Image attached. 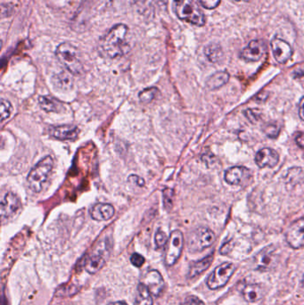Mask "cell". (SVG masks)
<instances>
[{"label": "cell", "instance_id": "cell-1", "mask_svg": "<svg viewBox=\"0 0 304 305\" xmlns=\"http://www.w3.org/2000/svg\"><path fill=\"white\" fill-rule=\"evenodd\" d=\"M128 26L119 24L114 25L99 41V49L106 58L114 59L120 58L130 51L127 42Z\"/></svg>", "mask_w": 304, "mask_h": 305}, {"label": "cell", "instance_id": "cell-2", "mask_svg": "<svg viewBox=\"0 0 304 305\" xmlns=\"http://www.w3.org/2000/svg\"><path fill=\"white\" fill-rule=\"evenodd\" d=\"M54 168V160L51 156H46L35 165L28 175L29 187L34 193H39L44 188Z\"/></svg>", "mask_w": 304, "mask_h": 305}, {"label": "cell", "instance_id": "cell-3", "mask_svg": "<svg viewBox=\"0 0 304 305\" xmlns=\"http://www.w3.org/2000/svg\"><path fill=\"white\" fill-rule=\"evenodd\" d=\"M173 11L180 20L199 27L205 24V14L195 0H174Z\"/></svg>", "mask_w": 304, "mask_h": 305}, {"label": "cell", "instance_id": "cell-4", "mask_svg": "<svg viewBox=\"0 0 304 305\" xmlns=\"http://www.w3.org/2000/svg\"><path fill=\"white\" fill-rule=\"evenodd\" d=\"M55 55L71 74L79 75L83 71L79 51L73 45L68 42L62 43L56 48Z\"/></svg>", "mask_w": 304, "mask_h": 305}, {"label": "cell", "instance_id": "cell-5", "mask_svg": "<svg viewBox=\"0 0 304 305\" xmlns=\"http://www.w3.org/2000/svg\"><path fill=\"white\" fill-rule=\"evenodd\" d=\"M216 236L208 227H201L193 231L188 237V250L193 253L210 247L215 242Z\"/></svg>", "mask_w": 304, "mask_h": 305}, {"label": "cell", "instance_id": "cell-6", "mask_svg": "<svg viewBox=\"0 0 304 305\" xmlns=\"http://www.w3.org/2000/svg\"><path fill=\"white\" fill-rule=\"evenodd\" d=\"M184 246V236L180 231H172L171 236L169 237L167 244H166V252L164 262L168 267H171L177 262Z\"/></svg>", "mask_w": 304, "mask_h": 305}, {"label": "cell", "instance_id": "cell-7", "mask_svg": "<svg viewBox=\"0 0 304 305\" xmlns=\"http://www.w3.org/2000/svg\"><path fill=\"white\" fill-rule=\"evenodd\" d=\"M235 271V266L230 262L219 265L212 271L207 278V285L210 289L216 290L227 285Z\"/></svg>", "mask_w": 304, "mask_h": 305}, {"label": "cell", "instance_id": "cell-8", "mask_svg": "<svg viewBox=\"0 0 304 305\" xmlns=\"http://www.w3.org/2000/svg\"><path fill=\"white\" fill-rule=\"evenodd\" d=\"M268 46L264 40H254L241 52V58L246 62H257L266 54Z\"/></svg>", "mask_w": 304, "mask_h": 305}, {"label": "cell", "instance_id": "cell-9", "mask_svg": "<svg viewBox=\"0 0 304 305\" xmlns=\"http://www.w3.org/2000/svg\"><path fill=\"white\" fill-rule=\"evenodd\" d=\"M286 239L291 247H304V217L294 221L287 230Z\"/></svg>", "mask_w": 304, "mask_h": 305}, {"label": "cell", "instance_id": "cell-10", "mask_svg": "<svg viewBox=\"0 0 304 305\" xmlns=\"http://www.w3.org/2000/svg\"><path fill=\"white\" fill-rule=\"evenodd\" d=\"M142 283L147 285L151 295H154V297H160L163 295L165 282L161 273L156 270L148 271L147 274L144 276Z\"/></svg>", "mask_w": 304, "mask_h": 305}, {"label": "cell", "instance_id": "cell-11", "mask_svg": "<svg viewBox=\"0 0 304 305\" xmlns=\"http://www.w3.org/2000/svg\"><path fill=\"white\" fill-rule=\"evenodd\" d=\"M271 49L274 58L279 64H286L293 55V48L289 43L279 37H274L271 41Z\"/></svg>", "mask_w": 304, "mask_h": 305}, {"label": "cell", "instance_id": "cell-12", "mask_svg": "<svg viewBox=\"0 0 304 305\" xmlns=\"http://www.w3.org/2000/svg\"><path fill=\"white\" fill-rule=\"evenodd\" d=\"M22 207V203L14 194L7 192L1 199V216L3 219L13 217Z\"/></svg>", "mask_w": 304, "mask_h": 305}, {"label": "cell", "instance_id": "cell-13", "mask_svg": "<svg viewBox=\"0 0 304 305\" xmlns=\"http://www.w3.org/2000/svg\"><path fill=\"white\" fill-rule=\"evenodd\" d=\"M249 169L244 166H234L229 168L225 171L224 179L227 183L229 185H241L243 182L248 180L250 177Z\"/></svg>", "mask_w": 304, "mask_h": 305}, {"label": "cell", "instance_id": "cell-14", "mask_svg": "<svg viewBox=\"0 0 304 305\" xmlns=\"http://www.w3.org/2000/svg\"><path fill=\"white\" fill-rule=\"evenodd\" d=\"M255 162L260 168H273L279 162V155L271 148H262L257 153Z\"/></svg>", "mask_w": 304, "mask_h": 305}, {"label": "cell", "instance_id": "cell-15", "mask_svg": "<svg viewBox=\"0 0 304 305\" xmlns=\"http://www.w3.org/2000/svg\"><path fill=\"white\" fill-rule=\"evenodd\" d=\"M52 137L60 140H72L75 139L79 135L78 127L72 124L65 125L53 126L49 129Z\"/></svg>", "mask_w": 304, "mask_h": 305}, {"label": "cell", "instance_id": "cell-16", "mask_svg": "<svg viewBox=\"0 0 304 305\" xmlns=\"http://www.w3.org/2000/svg\"><path fill=\"white\" fill-rule=\"evenodd\" d=\"M115 209L109 203H96L90 210V216L96 221H105L113 217Z\"/></svg>", "mask_w": 304, "mask_h": 305}, {"label": "cell", "instance_id": "cell-17", "mask_svg": "<svg viewBox=\"0 0 304 305\" xmlns=\"http://www.w3.org/2000/svg\"><path fill=\"white\" fill-rule=\"evenodd\" d=\"M106 254L102 252H95L86 258L84 267L89 274H95L106 264Z\"/></svg>", "mask_w": 304, "mask_h": 305}, {"label": "cell", "instance_id": "cell-18", "mask_svg": "<svg viewBox=\"0 0 304 305\" xmlns=\"http://www.w3.org/2000/svg\"><path fill=\"white\" fill-rule=\"evenodd\" d=\"M244 298L249 303H257L264 299L265 295V289L260 284H249L244 288Z\"/></svg>", "mask_w": 304, "mask_h": 305}, {"label": "cell", "instance_id": "cell-19", "mask_svg": "<svg viewBox=\"0 0 304 305\" xmlns=\"http://www.w3.org/2000/svg\"><path fill=\"white\" fill-rule=\"evenodd\" d=\"M212 261H213V255L211 254V255L206 256V257L200 260V261H195L190 266L189 272H188V277L189 278H195L199 275L202 274L206 270H208L209 267L212 265Z\"/></svg>", "mask_w": 304, "mask_h": 305}, {"label": "cell", "instance_id": "cell-20", "mask_svg": "<svg viewBox=\"0 0 304 305\" xmlns=\"http://www.w3.org/2000/svg\"><path fill=\"white\" fill-rule=\"evenodd\" d=\"M38 103L41 108L47 112H59L64 108L61 102L48 96H41L38 99Z\"/></svg>", "mask_w": 304, "mask_h": 305}, {"label": "cell", "instance_id": "cell-21", "mask_svg": "<svg viewBox=\"0 0 304 305\" xmlns=\"http://www.w3.org/2000/svg\"><path fill=\"white\" fill-rule=\"evenodd\" d=\"M229 80V74L227 71H221L215 72L211 77H209L206 86L211 90H215L227 84Z\"/></svg>", "mask_w": 304, "mask_h": 305}, {"label": "cell", "instance_id": "cell-22", "mask_svg": "<svg viewBox=\"0 0 304 305\" xmlns=\"http://www.w3.org/2000/svg\"><path fill=\"white\" fill-rule=\"evenodd\" d=\"M52 82L55 88L61 89V90H68V89H71L73 86V79L71 75L65 71L55 75L53 77Z\"/></svg>", "mask_w": 304, "mask_h": 305}, {"label": "cell", "instance_id": "cell-23", "mask_svg": "<svg viewBox=\"0 0 304 305\" xmlns=\"http://www.w3.org/2000/svg\"><path fill=\"white\" fill-rule=\"evenodd\" d=\"M153 298L147 285L141 282L137 287V296L134 305H153Z\"/></svg>", "mask_w": 304, "mask_h": 305}, {"label": "cell", "instance_id": "cell-24", "mask_svg": "<svg viewBox=\"0 0 304 305\" xmlns=\"http://www.w3.org/2000/svg\"><path fill=\"white\" fill-rule=\"evenodd\" d=\"M273 261V251L270 250V248H265L264 251L260 252V254L257 255L256 261L257 268L262 270L268 269L270 265L272 264Z\"/></svg>", "mask_w": 304, "mask_h": 305}, {"label": "cell", "instance_id": "cell-25", "mask_svg": "<svg viewBox=\"0 0 304 305\" xmlns=\"http://www.w3.org/2000/svg\"><path fill=\"white\" fill-rule=\"evenodd\" d=\"M205 54L208 60L212 63H218L223 58L222 48L220 46L215 43L209 44L205 49Z\"/></svg>", "mask_w": 304, "mask_h": 305}, {"label": "cell", "instance_id": "cell-26", "mask_svg": "<svg viewBox=\"0 0 304 305\" xmlns=\"http://www.w3.org/2000/svg\"><path fill=\"white\" fill-rule=\"evenodd\" d=\"M159 94H160L159 89L157 88L152 87V88H147L142 90L139 93L138 98H139V100L144 104H148V103L153 101L154 99H156Z\"/></svg>", "mask_w": 304, "mask_h": 305}, {"label": "cell", "instance_id": "cell-27", "mask_svg": "<svg viewBox=\"0 0 304 305\" xmlns=\"http://www.w3.org/2000/svg\"><path fill=\"white\" fill-rule=\"evenodd\" d=\"M0 110H1V122H4L10 117L11 115L13 113L14 108H13L12 104L8 100L1 99Z\"/></svg>", "mask_w": 304, "mask_h": 305}, {"label": "cell", "instance_id": "cell-28", "mask_svg": "<svg viewBox=\"0 0 304 305\" xmlns=\"http://www.w3.org/2000/svg\"><path fill=\"white\" fill-rule=\"evenodd\" d=\"M264 131L270 139H276L280 133V127L277 123H269L264 127Z\"/></svg>", "mask_w": 304, "mask_h": 305}, {"label": "cell", "instance_id": "cell-29", "mask_svg": "<svg viewBox=\"0 0 304 305\" xmlns=\"http://www.w3.org/2000/svg\"><path fill=\"white\" fill-rule=\"evenodd\" d=\"M168 238L167 235L165 234V232L158 230L155 233V237H154V242H155V245L157 248H163L167 244Z\"/></svg>", "mask_w": 304, "mask_h": 305}, {"label": "cell", "instance_id": "cell-30", "mask_svg": "<svg viewBox=\"0 0 304 305\" xmlns=\"http://www.w3.org/2000/svg\"><path fill=\"white\" fill-rule=\"evenodd\" d=\"M245 115L252 123H256L260 118V112L258 109H247Z\"/></svg>", "mask_w": 304, "mask_h": 305}, {"label": "cell", "instance_id": "cell-31", "mask_svg": "<svg viewBox=\"0 0 304 305\" xmlns=\"http://www.w3.org/2000/svg\"><path fill=\"white\" fill-rule=\"evenodd\" d=\"M130 261H131V263H132L135 267L140 268V267L143 266L146 260H145V258H144L141 254L135 253V254L131 255V257H130Z\"/></svg>", "mask_w": 304, "mask_h": 305}, {"label": "cell", "instance_id": "cell-32", "mask_svg": "<svg viewBox=\"0 0 304 305\" xmlns=\"http://www.w3.org/2000/svg\"><path fill=\"white\" fill-rule=\"evenodd\" d=\"M198 1L206 9H215L216 7H219L220 4V0H198Z\"/></svg>", "mask_w": 304, "mask_h": 305}, {"label": "cell", "instance_id": "cell-33", "mask_svg": "<svg viewBox=\"0 0 304 305\" xmlns=\"http://www.w3.org/2000/svg\"><path fill=\"white\" fill-rule=\"evenodd\" d=\"M184 305H205L201 299L195 295H189L185 299Z\"/></svg>", "mask_w": 304, "mask_h": 305}, {"label": "cell", "instance_id": "cell-34", "mask_svg": "<svg viewBox=\"0 0 304 305\" xmlns=\"http://www.w3.org/2000/svg\"><path fill=\"white\" fill-rule=\"evenodd\" d=\"M128 181L130 182V183L133 184L134 186H139V187H143L145 186V180L140 178L139 176H137V175H130L129 178H128Z\"/></svg>", "mask_w": 304, "mask_h": 305}, {"label": "cell", "instance_id": "cell-35", "mask_svg": "<svg viewBox=\"0 0 304 305\" xmlns=\"http://www.w3.org/2000/svg\"><path fill=\"white\" fill-rule=\"evenodd\" d=\"M295 142L300 147L304 148V133H299L295 137Z\"/></svg>", "mask_w": 304, "mask_h": 305}, {"label": "cell", "instance_id": "cell-36", "mask_svg": "<svg viewBox=\"0 0 304 305\" xmlns=\"http://www.w3.org/2000/svg\"><path fill=\"white\" fill-rule=\"evenodd\" d=\"M299 116L301 117V120L304 121V97L301 99V101H300V105H299Z\"/></svg>", "mask_w": 304, "mask_h": 305}, {"label": "cell", "instance_id": "cell-37", "mask_svg": "<svg viewBox=\"0 0 304 305\" xmlns=\"http://www.w3.org/2000/svg\"><path fill=\"white\" fill-rule=\"evenodd\" d=\"M108 305H128L126 302H123V301H119V302H110Z\"/></svg>", "mask_w": 304, "mask_h": 305}, {"label": "cell", "instance_id": "cell-38", "mask_svg": "<svg viewBox=\"0 0 304 305\" xmlns=\"http://www.w3.org/2000/svg\"><path fill=\"white\" fill-rule=\"evenodd\" d=\"M236 1H245V2H248L249 0H236Z\"/></svg>", "mask_w": 304, "mask_h": 305}]
</instances>
